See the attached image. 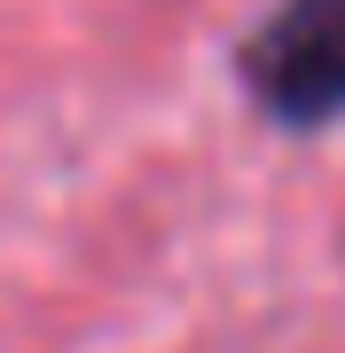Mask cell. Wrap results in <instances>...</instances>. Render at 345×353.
<instances>
[{
  "instance_id": "6da1fadb",
  "label": "cell",
  "mask_w": 345,
  "mask_h": 353,
  "mask_svg": "<svg viewBox=\"0 0 345 353\" xmlns=\"http://www.w3.org/2000/svg\"><path fill=\"white\" fill-rule=\"evenodd\" d=\"M236 79L275 126H337L345 118V0H275L236 48Z\"/></svg>"
}]
</instances>
